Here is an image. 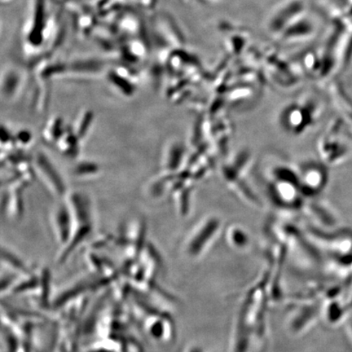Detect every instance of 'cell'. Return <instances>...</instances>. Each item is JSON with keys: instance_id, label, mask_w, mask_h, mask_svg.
Returning a JSON list of instances; mask_svg holds the SVG:
<instances>
[{"instance_id": "1", "label": "cell", "mask_w": 352, "mask_h": 352, "mask_svg": "<svg viewBox=\"0 0 352 352\" xmlns=\"http://www.w3.org/2000/svg\"><path fill=\"white\" fill-rule=\"evenodd\" d=\"M67 204L73 217L72 234L68 244L65 246L61 259L68 257L69 254L81 244L92 231L91 204L88 197L80 192H70Z\"/></svg>"}, {"instance_id": "2", "label": "cell", "mask_w": 352, "mask_h": 352, "mask_svg": "<svg viewBox=\"0 0 352 352\" xmlns=\"http://www.w3.org/2000/svg\"><path fill=\"white\" fill-rule=\"evenodd\" d=\"M34 173H38L48 190L56 197L65 195L66 186L63 178L50 158L42 152L37 153L34 157Z\"/></svg>"}, {"instance_id": "3", "label": "cell", "mask_w": 352, "mask_h": 352, "mask_svg": "<svg viewBox=\"0 0 352 352\" xmlns=\"http://www.w3.org/2000/svg\"><path fill=\"white\" fill-rule=\"evenodd\" d=\"M52 221L57 239L61 245L65 246L72 236L73 228L72 214L67 201L56 206L52 214Z\"/></svg>"}, {"instance_id": "4", "label": "cell", "mask_w": 352, "mask_h": 352, "mask_svg": "<svg viewBox=\"0 0 352 352\" xmlns=\"http://www.w3.org/2000/svg\"><path fill=\"white\" fill-rule=\"evenodd\" d=\"M80 140L73 130L65 129L64 134L57 142L59 151L67 157H76L79 153Z\"/></svg>"}, {"instance_id": "5", "label": "cell", "mask_w": 352, "mask_h": 352, "mask_svg": "<svg viewBox=\"0 0 352 352\" xmlns=\"http://www.w3.org/2000/svg\"><path fill=\"white\" fill-rule=\"evenodd\" d=\"M65 131V129L63 120L60 118H56L47 123L43 131V138L47 143L56 144Z\"/></svg>"}, {"instance_id": "6", "label": "cell", "mask_w": 352, "mask_h": 352, "mask_svg": "<svg viewBox=\"0 0 352 352\" xmlns=\"http://www.w3.org/2000/svg\"><path fill=\"white\" fill-rule=\"evenodd\" d=\"M94 120V113L91 111H87L85 113H82L80 117H79L78 122L76 126H74V129L73 130L79 140H81L85 138L87 132L89 131Z\"/></svg>"}, {"instance_id": "7", "label": "cell", "mask_w": 352, "mask_h": 352, "mask_svg": "<svg viewBox=\"0 0 352 352\" xmlns=\"http://www.w3.org/2000/svg\"><path fill=\"white\" fill-rule=\"evenodd\" d=\"M100 171V167L95 162H82L74 168V173L79 176L94 175L98 174Z\"/></svg>"}, {"instance_id": "8", "label": "cell", "mask_w": 352, "mask_h": 352, "mask_svg": "<svg viewBox=\"0 0 352 352\" xmlns=\"http://www.w3.org/2000/svg\"><path fill=\"white\" fill-rule=\"evenodd\" d=\"M16 144L20 146H28V144L32 142V135L28 130H22L19 132L15 136Z\"/></svg>"}]
</instances>
